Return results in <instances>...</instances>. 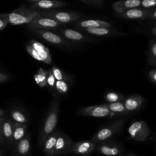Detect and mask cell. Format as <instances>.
I'll return each mask as SVG.
<instances>
[{
	"label": "cell",
	"instance_id": "cell-17",
	"mask_svg": "<svg viewBox=\"0 0 156 156\" xmlns=\"http://www.w3.org/2000/svg\"><path fill=\"white\" fill-rule=\"evenodd\" d=\"M48 75V71L40 68L38 70L37 73L34 76V80L35 83L40 87H44L47 85V77Z\"/></svg>",
	"mask_w": 156,
	"mask_h": 156
},
{
	"label": "cell",
	"instance_id": "cell-35",
	"mask_svg": "<svg viewBox=\"0 0 156 156\" xmlns=\"http://www.w3.org/2000/svg\"><path fill=\"white\" fill-rule=\"evenodd\" d=\"M148 77L151 82L156 83V69L151 70L148 73Z\"/></svg>",
	"mask_w": 156,
	"mask_h": 156
},
{
	"label": "cell",
	"instance_id": "cell-44",
	"mask_svg": "<svg viewBox=\"0 0 156 156\" xmlns=\"http://www.w3.org/2000/svg\"><path fill=\"white\" fill-rule=\"evenodd\" d=\"M132 156H135V155H132Z\"/></svg>",
	"mask_w": 156,
	"mask_h": 156
},
{
	"label": "cell",
	"instance_id": "cell-25",
	"mask_svg": "<svg viewBox=\"0 0 156 156\" xmlns=\"http://www.w3.org/2000/svg\"><path fill=\"white\" fill-rule=\"evenodd\" d=\"M108 107L110 112L114 113H121L126 110L124 104L121 101L110 103L108 105Z\"/></svg>",
	"mask_w": 156,
	"mask_h": 156
},
{
	"label": "cell",
	"instance_id": "cell-24",
	"mask_svg": "<svg viewBox=\"0 0 156 156\" xmlns=\"http://www.w3.org/2000/svg\"><path fill=\"white\" fill-rule=\"evenodd\" d=\"M13 127L9 121H5L3 122L2 130L4 136L7 139L10 140L13 138Z\"/></svg>",
	"mask_w": 156,
	"mask_h": 156
},
{
	"label": "cell",
	"instance_id": "cell-3",
	"mask_svg": "<svg viewBox=\"0 0 156 156\" xmlns=\"http://www.w3.org/2000/svg\"><path fill=\"white\" fill-rule=\"evenodd\" d=\"M41 15L52 18L60 23H69L80 18L79 14L74 12H58L54 10L40 11Z\"/></svg>",
	"mask_w": 156,
	"mask_h": 156
},
{
	"label": "cell",
	"instance_id": "cell-1",
	"mask_svg": "<svg viewBox=\"0 0 156 156\" xmlns=\"http://www.w3.org/2000/svg\"><path fill=\"white\" fill-rule=\"evenodd\" d=\"M41 16L40 11L32 7L22 6L9 13V23L13 25L29 24L35 18Z\"/></svg>",
	"mask_w": 156,
	"mask_h": 156
},
{
	"label": "cell",
	"instance_id": "cell-31",
	"mask_svg": "<svg viewBox=\"0 0 156 156\" xmlns=\"http://www.w3.org/2000/svg\"><path fill=\"white\" fill-rule=\"evenodd\" d=\"M156 7V0H141V9H152Z\"/></svg>",
	"mask_w": 156,
	"mask_h": 156
},
{
	"label": "cell",
	"instance_id": "cell-7",
	"mask_svg": "<svg viewBox=\"0 0 156 156\" xmlns=\"http://www.w3.org/2000/svg\"><path fill=\"white\" fill-rule=\"evenodd\" d=\"M111 112L108 108V105H93L86 107L81 111V113L84 115L91 116L93 117L101 118L108 116Z\"/></svg>",
	"mask_w": 156,
	"mask_h": 156
},
{
	"label": "cell",
	"instance_id": "cell-8",
	"mask_svg": "<svg viewBox=\"0 0 156 156\" xmlns=\"http://www.w3.org/2000/svg\"><path fill=\"white\" fill-rule=\"evenodd\" d=\"M141 0H122L115 2L112 4L116 13H122L124 11L134 8H140Z\"/></svg>",
	"mask_w": 156,
	"mask_h": 156
},
{
	"label": "cell",
	"instance_id": "cell-28",
	"mask_svg": "<svg viewBox=\"0 0 156 156\" xmlns=\"http://www.w3.org/2000/svg\"><path fill=\"white\" fill-rule=\"evenodd\" d=\"M105 100L108 102L112 103L115 102H118L124 99V97L119 94L115 92H109L105 95Z\"/></svg>",
	"mask_w": 156,
	"mask_h": 156
},
{
	"label": "cell",
	"instance_id": "cell-29",
	"mask_svg": "<svg viewBox=\"0 0 156 156\" xmlns=\"http://www.w3.org/2000/svg\"><path fill=\"white\" fill-rule=\"evenodd\" d=\"M26 49L27 50V52L35 60L39 61V62H43V60L42 58L40 57L39 55L38 52L37 51V50L30 44H28L26 46Z\"/></svg>",
	"mask_w": 156,
	"mask_h": 156
},
{
	"label": "cell",
	"instance_id": "cell-27",
	"mask_svg": "<svg viewBox=\"0 0 156 156\" xmlns=\"http://www.w3.org/2000/svg\"><path fill=\"white\" fill-rule=\"evenodd\" d=\"M11 116L14 121H15L18 123H25L27 121V119L24 114L18 111V110H13L11 113Z\"/></svg>",
	"mask_w": 156,
	"mask_h": 156
},
{
	"label": "cell",
	"instance_id": "cell-5",
	"mask_svg": "<svg viewBox=\"0 0 156 156\" xmlns=\"http://www.w3.org/2000/svg\"><path fill=\"white\" fill-rule=\"evenodd\" d=\"M152 9H144L141 8H134L126 10L122 13H116L121 18L130 20H146L149 15L153 12Z\"/></svg>",
	"mask_w": 156,
	"mask_h": 156
},
{
	"label": "cell",
	"instance_id": "cell-39",
	"mask_svg": "<svg viewBox=\"0 0 156 156\" xmlns=\"http://www.w3.org/2000/svg\"><path fill=\"white\" fill-rule=\"evenodd\" d=\"M152 34H154L155 36H156V26H154V27L152 29Z\"/></svg>",
	"mask_w": 156,
	"mask_h": 156
},
{
	"label": "cell",
	"instance_id": "cell-22",
	"mask_svg": "<svg viewBox=\"0 0 156 156\" xmlns=\"http://www.w3.org/2000/svg\"><path fill=\"white\" fill-rule=\"evenodd\" d=\"M148 62L151 65H156V41L155 40L149 42Z\"/></svg>",
	"mask_w": 156,
	"mask_h": 156
},
{
	"label": "cell",
	"instance_id": "cell-37",
	"mask_svg": "<svg viewBox=\"0 0 156 156\" xmlns=\"http://www.w3.org/2000/svg\"><path fill=\"white\" fill-rule=\"evenodd\" d=\"M8 79H9V77L7 75L0 72V83L7 81Z\"/></svg>",
	"mask_w": 156,
	"mask_h": 156
},
{
	"label": "cell",
	"instance_id": "cell-40",
	"mask_svg": "<svg viewBox=\"0 0 156 156\" xmlns=\"http://www.w3.org/2000/svg\"><path fill=\"white\" fill-rule=\"evenodd\" d=\"M80 1H82L84 2L87 3V4H91L90 0H80Z\"/></svg>",
	"mask_w": 156,
	"mask_h": 156
},
{
	"label": "cell",
	"instance_id": "cell-36",
	"mask_svg": "<svg viewBox=\"0 0 156 156\" xmlns=\"http://www.w3.org/2000/svg\"><path fill=\"white\" fill-rule=\"evenodd\" d=\"M91 4L94 5L102 8L104 7V1L103 0H90Z\"/></svg>",
	"mask_w": 156,
	"mask_h": 156
},
{
	"label": "cell",
	"instance_id": "cell-12",
	"mask_svg": "<svg viewBox=\"0 0 156 156\" xmlns=\"http://www.w3.org/2000/svg\"><path fill=\"white\" fill-rule=\"evenodd\" d=\"M66 4L63 1L56 0H42L38 2H35L32 5L34 9H51L58 8L66 5Z\"/></svg>",
	"mask_w": 156,
	"mask_h": 156
},
{
	"label": "cell",
	"instance_id": "cell-4",
	"mask_svg": "<svg viewBox=\"0 0 156 156\" xmlns=\"http://www.w3.org/2000/svg\"><path fill=\"white\" fill-rule=\"evenodd\" d=\"M58 113V104L57 102H55V103L53 104L52 108L48 113V115L43 126V132L44 134V138L50 134L54 129L57 122Z\"/></svg>",
	"mask_w": 156,
	"mask_h": 156
},
{
	"label": "cell",
	"instance_id": "cell-10",
	"mask_svg": "<svg viewBox=\"0 0 156 156\" xmlns=\"http://www.w3.org/2000/svg\"><path fill=\"white\" fill-rule=\"evenodd\" d=\"M30 44L37 50L40 57L42 58L44 63L47 64H51L52 63L51 55L48 48L42 43L33 39L30 41Z\"/></svg>",
	"mask_w": 156,
	"mask_h": 156
},
{
	"label": "cell",
	"instance_id": "cell-15",
	"mask_svg": "<svg viewBox=\"0 0 156 156\" xmlns=\"http://www.w3.org/2000/svg\"><path fill=\"white\" fill-rule=\"evenodd\" d=\"M69 141L66 136L59 135L57 136L53 155L60 154L63 152H66L69 146Z\"/></svg>",
	"mask_w": 156,
	"mask_h": 156
},
{
	"label": "cell",
	"instance_id": "cell-21",
	"mask_svg": "<svg viewBox=\"0 0 156 156\" xmlns=\"http://www.w3.org/2000/svg\"><path fill=\"white\" fill-rule=\"evenodd\" d=\"M26 126L20 123H16L13 129V139L15 141H19L24 136Z\"/></svg>",
	"mask_w": 156,
	"mask_h": 156
},
{
	"label": "cell",
	"instance_id": "cell-38",
	"mask_svg": "<svg viewBox=\"0 0 156 156\" xmlns=\"http://www.w3.org/2000/svg\"><path fill=\"white\" fill-rule=\"evenodd\" d=\"M146 20H156V10L154 9L153 12L149 15Z\"/></svg>",
	"mask_w": 156,
	"mask_h": 156
},
{
	"label": "cell",
	"instance_id": "cell-23",
	"mask_svg": "<svg viewBox=\"0 0 156 156\" xmlns=\"http://www.w3.org/2000/svg\"><path fill=\"white\" fill-rule=\"evenodd\" d=\"M30 149V142L28 139L24 138L21 140L17 146L18 153L21 155H26L29 151Z\"/></svg>",
	"mask_w": 156,
	"mask_h": 156
},
{
	"label": "cell",
	"instance_id": "cell-43",
	"mask_svg": "<svg viewBox=\"0 0 156 156\" xmlns=\"http://www.w3.org/2000/svg\"><path fill=\"white\" fill-rule=\"evenodd\" d=\"M1 122H0V134H1Z\"/></svg>",
	"mask_w": 156,
	"mask_h": 156
},
{
	"label": "cell",
	"instance_id": "cell-26",
	"mask_svg": "<svg viewBox=\"0 0 156 156\" xmlns=\"http://www.w3.org/2000/svg\"><path fill=\"white\" fill-rule=\"evenodd\" d=\"M100 151L104 155L114 156L119 153V150L117 147H110L107 146H102L100 148Z\"/></svg>",
	"mask_w": 156,
	"mask_h": 156
},
{
	"label": "cell",
	"instance_id": "cell-6",
	"mask_svg": "<svg viewBox=\"0 0 156 156\" xmlns=\"http://www.w3.org/2000/svg\"><path fill=\"white\" fill-rule=\"evenodd\" d=\"M28 24L34 29H43L57 27L60 25V23L52 18L41 15L35 18Z\"/></svg>",
	"mask_w": 156,
	"mask_h": 156
},
{
	"label": "cell",
	"instance_id": "cell-2",
	"mask_svg": "<svg viewBox=\"0 0 156 156\" xmlns=\"http://www.w3.org/2000/svg\"><path fill=\"white\" fill-rule=\"evenodd\" d=\"M128 133L130 137L137 141H145L151 133L147 125L143 121H135L128 128Z\"/></svg>",
	"mask_w": 156,
	"mask_h": 156
},
{
	"label": "cell",
	"instance_id": "cell-42",
	"mask_svg": "<svg viewBox=\"0 0 156 156\" xmlns=\"http://www.w3.org/2000/svg\"><path fill=\"white\" fill-rule=\"evenodd\" d=\"M29 1H32V2H38V1H42V0H29Z\"/></svg>",
	"mask_w": 156,
	"mask_h": 156
},
{
	"label": "cell",
	"instance_id": "cell-11",
	"mask_svg": "<svg viewBox=\"0 0 156 156\" xmlns=\"http://www.w3.org/2000/svg\"><path fill=\"white\" fill-rule=\"evenodd\" d=\"M84 30L88 34L97 36H112V35H122L126 34L115 30L112 28L107 27H96V28H87Z\"/></svg>",
	"mask_w": 156,
	"mask_h": 156
},
{
	"label": "cell",
	"instance_id": "cell-20",
	"mask_svg": "<svg viewBox=\"0 0 156 156\" xmlns=\"http://www.w3.org/2000/svg\"><path fill=\"white\" fill-rule=\"evenodd\" d=\"M114 132V129L112 127L103 128L99 130L94 137V140L96 141L105 140L110 137Z\"/></svg>",
	"mask_w": 156,
	"mask_h": 156
},
{
	"label": "cell",
	"instance_id": "cell-14",
	"mask_svg": "<svg viewBox=\"0 0 156 156\" xmlns=\"http://www.w3.org/2000/svg\"><path fill=\"white\" fill-rule=\"evenodd\" d=\"M143 98L140 96H132L127 98L124 102L126 110L133 111L138 109L142 104Z\"/></svg>",
	"mask_w": 156,
	"mask_h": 156
},
{
	"label": "cell",
	"instance_id": "cell-32",
	"mask_svg": "<svg viewBox=\"0 0 156 156\" xmlns=\"http://www.w3.org/2000/svg\"><path fill=\"white\" fill-rule=\"evenodd\" d=\"M52 73L57 80H63L64 79L63 74L60 69L55 66H53L51 68Z\"/></svg>",
	"mask_w": 156,
	"mask_h": 156
},
{
	"label": "cell",
	"instance_id": "cell-34",
	"mask_svg": "<svg viewBox=\"0 0 156 156\" xmlns=\"http://www.w3.org/2000/svg\"><path fill=\"white\" fill-rule=\"evenodd\" d=\"M56 79L52 73L51 68L48 71V75L47 77V84L51 88H54L55 85Z\"/></svg>",
	"mask_w": 156,
	"mask_h": 156
},
{
	"label": "cell",
	"instance_id": "cell-16",
	"mask_svg": "<svg viewBox=\"0 0 156 156\" xmlns=\"http://www.w3.org/2000/svg\"><path fill=\"white\" fill-rule=\"evenodd\" d=\"M94 147V144L90 141H82L76 144L73 148V151L79 154H87L93 151Z\"/></svg>",
	"mask_w": 156,
	"mask_h": 156
},
{
	"label": "cell",
	"instance_id": "cell-9",
	"mask_svg": "<svg viewBox=\"0 0 156 156\" xmlns=\"http://www.w3.org/2000/svg\"><path fill=\"white\" fill-rule=\"evenodd\" d=\"M34 32L39 35L43 39L53 44L60 45L65 43L63 40L59 35L51 31L43 29H35Z\"/></svg>",
	"mask_w": 156,
	"mask_h": 156
},
{
	"label": "cell",
	"instance_id": "cell-41",
	"mask_svg": "<svg viewBox=\"0 0 156 156\" xmlns=\"http://www.w3.org/2000/svg\"><path fill=\"white\" fill-rule=\"evenodd\" d=\"M2 115H4V112H3V111L0 108V116H2Z\"/></svg>",
	"mask_w": 156,
	"mask_h": 156
},
{
	"label": "cell",
	"instance_id": "cell-33",
	"mask_svg": "<svg viewBox=\"0 0 156 156\" xmlns=\"http://www.w3.org/2000/svg\"><path fill=\"white\" fill-rule=\"evenodd\" d=\"M8 15L9 13L0 14V31L4 29L9 23Z\"/></svg>",
	"mask_w": 156,
	"mask_h": 156
},
{
	"label": "cell",
	"instance_id": "cell-19",
	"mask_svg": "<svg viewBox=\"0 0 156 156\" xmlns=\"http://www.w3.org/2000/svg\"><path fill=\"white\" fill-rule=\"evenodd\" d=\"M57 136L56 135H52L50 136L46 140L44 143V152L49 155H53Z\"/></svg>",
	"mask_w": 156,
	"mask_h": 156
},
{
	"label": "cell",
	"instance_id": "cell-13",
	"mask_svg": "<svg viewBox=\"0 0 156 156\" xmlns=\"http://www.w3.org/2000/svg\"><path fill=\"white\" fill-rule=\"evenodd\" d=\"M79 27L87 28H96V27H107L112 28L113 26L110 23L99 20H87L78 22L76 24Z\"/></svg>",
	"mask_w": 156,
	"mask_h": 156
},
{
	"label": "cell",
	"instance_id": "cell-18",
	"mask_svg": "<svg viewBox=\"0 0 156 156\" xmlns=\"http://www.w3.org/2000/svg\"><path fill=\"white\" fill-rule=\"evenodd\" d=\"M62 32L64 37L69 40L81 41L85 38V36L82 33L73 29H67L63 30Z\"/></svg>",
	"mask_w": 156,
	"mask_h": 156
},
{
	"label": "cell",
	"instance_id": "cell-30",
	"mask_svg": "<svg viewBox=\"0 0 156 156\" xmlns=\"http://www.w3.org/2000/svg\"><path fill=\"white\" fill-rule=\"evenodd\" d=\"M55 87L60 93H66L68 90V84L64 80H57Z\"/></svg>",
	"mask_w": 156,
	"mask_h": 156
}]
</instances>
